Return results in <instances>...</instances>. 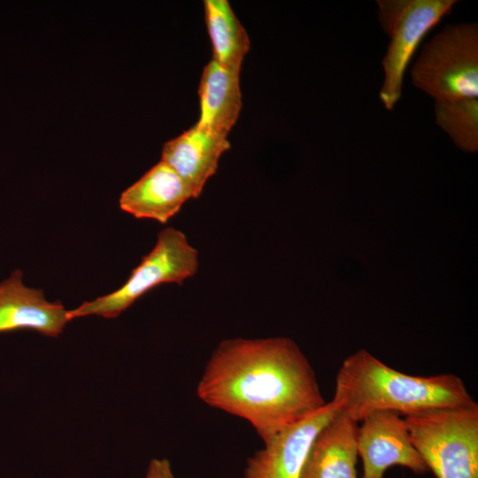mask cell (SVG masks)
Returning <instances> with one entry per match:
<instances>
[{
  "instance_id": "10",
  "label": "cell",
  "mask_w": 478,
  "mask_h": 478,
  "mask_svg": "<svg viewBox=\"0 0 478 478\" xmlns=\"http://www.w3.org/2000/svg\"><path fill=\"white\" fill-rule=\"evenodd\" d=\"M230 147L227 136L195 124L164 144L160 160L181 178L193 198H197L208 180L215 174L220 157Z\"/></svg>"
},
{
  "instance_id": "7",
  "label": "cell",
  "mask_w": 478,
  "mask_h": 478,
  "mask_svg": "<svg viewBox=\"0 0 478 478\" xmlns=\"http://www.w3.org/2000/svg\"><path fill=\"white\" fill-rule=\"evenodd\" d=\"M360 422L357 448L363 462L362 478H383L385 471L395 465L416 474L428 471L411 441L405 419L398 413L376 411Z\"/></svg>"
},
{
  "instance_id": "11",
  "label": "cell",
  "mask_w": 478,
  "mask_h": 478,
  "mask_svg": "<svg viewBox=\"0 0 478 478\" xmlns=\"http://www.w3.org/2000/svg\"><path fill=\"white\" fill-rule=\"evenodd\" d=\"M193 195L181 178L161 160L120 197V207L136 219L166 223Z\"/></svg>"
},
{
  "instance_id": "14",
  "label": "cell",
  "mask_w": 478,
  "mask_h": 478,
  "mask_svg": "<svg viewBox=\"0 0 478 478\" xmlns=\"http://www.w3.org/2000/svg\"><path fill=\"white\" fill-rule=\"evenodd\" d=\"M203 4L212 50V60L225 68L241 71L251 47L244 27L227 0H204Z\"/></svg>"
},
{
  "instance_id": "5",
  "label": "cell",
  "mask_w": 478,
  "mask_h": 478,
  "mask_svg": "<svg viewBox=\"0 0 478 478\" xmlns=\"http://www.w3.org/2000/svg\"><path fill=\"white\" fill-rule=\"evenodd\" d=\"M197 269V251L181 231L166 227L158 233L154 248L133 269L123 286L68 310L69 320L89 315L116 318L155 287L172 282L181 285Z\"/></svg>"
},
{
  "instance_id": "15",
  "label": "cell",
  "mask_w": 478,
  "mask_h": 478,
  "mask_svg": "<svg viewBox=\"0 0 478 478\" xmlns=\"http://www.w3.org/2000/svg\"><path fill=\"white\" fill-rule=\"evenodd\" d=\"M436 123L463 151L478 150V97L436 101Z\"/></svg>"
},
{
  "instance_id": "13",
  "label": "cell",
  "mask_w": 478,
  "mask_h": 478,
  "mask_svg": "<svg viewBox=\"0 0 478 478\" xmlns=\"http://www.w3.org/2000/svg\"><path fill=\"white\" fill-rule=\"evenodd\" d=\"M240 72L210 60L202 72L199 87V127L227 136L242 110Z\"/></svg>"
},
{
  "instance_id": "8",
  "label": "cell",
  "mask_w": 478,
  "mask_h": 478,
  "mask_svg": "<svg viewBox=\"0 0 478 478\" xmlns=\"http://www.w3.org/2000/svg\"><path fill=\"white\" fill-rule=\"evenodd\" d=\"M336 413L328 402L316 412L264 442L247 462L244 478H300L311 444Z\"/></svg>"
},
{
  "instance_id": "2",
  "label": "cell",
  "mask_w": 478,
  "mask_h": 478,
  "mask_svg": "<svg viewBox=\"0 0 478 478\" xmlns=\"http://www.w3.org/2000/svg\"><path fill=\"white\" fill-rule=\"evenodd\" d=\"M331 400L337 413L356 422L376 411L405 416L474 400L460 377L452 374L414 376L385 365L360 350L341 365Z\"/></svg>"
},
{
  "instance_id": "9",
  "label": "cell",
  "mask_w": 478,
  "mask_h": 478,
  "mask_svg": "<svg viewBox=\"0 0 478 478\" xmlns=\"http://www.w3.org/2000/svg\"><path fill=\"white\" fill-rule=\"evenodd\" d=\"M22 277L16 269L0 282V334L30 329L58 336L70 321L68 310L59 301H48L42 289L27 287Z\"/></svg>"
},
{
  "instance_id": "16",
  "label": "cell",
  "mask_w": 478,
  "mask_h": 478,
  "mask_svg": "<svg viewBox=\"0 0 478 478\" xmlns=\"http://www.w3.org/2000/svg\"><path fill=\"white\" fill-rule=\"evenodd\" d=\"M145 478H174L170 462L166 459H151Z\"/></svg>"
},
{
  "instance_id": "6",
  "label": "cell",
  "mask_w": 478,
  "mask_h": 478,
  "mask_svg": "<svg viewBox=\"0 0 478 478\" xmlns=\"http://www.w3.org/2000/svg\"><path fill=\"white\" fill-rule=\"evenodd\" d=\"M378 19L389 43L382 64L379 97L392 110L402 96L405 70L425 35L448 15L455 0H377Z\"/></svg>"
},
{
  "instance_id": "12",
  "label": "cell",
  "mask_w": 478,
  "mask_h": 478,
  "mask_svg": "<svg viewBox=\"0 0 478 478\" xmlns=\"http://www.w3.org/2000/svg\"><path fill=\"white\" fill-rule=\"evenodd\" d=\"M358 422L335 413L318 432L300 478H358Z\"/></svg>"
},
{
  "instance_id": "3",
  "label": "cell",
  "mask_w": 478,
  "mask_h": 478,
  "mask_svg": "<svg viewBox=\"0 0 478 478\" xmlns=\"http://www.w3.org/2000/svg\"><path fill=\"white\" fill-rule=\"evenodd\" d=\"M411 441L436 478H478V405L407 415Z\"/></svg>"
},
{
  "instance_id": "4",
  "label": "cell",
  "mask_w": 478,
  "mask_h": 478,
  "mask_svg": "<svg viewBox=\"0 0 478 478\" xmlns=\"http://www.w3.org/2000/svg\"><path fill=\"white\" fill-rule=\"evenodd\" d=\"M411 76L436 101L478 97L477 23L445 26L423 46Z\"/></svg>"
},
{
  "instance_id": "1",
  "label": "cell",
  "mask_w": 478,
  "mask_h": 478,
  "mask_svg": "<svg viewBox=\"0 0 478 478\" xmlns=\"http://www.w3.org/2000/svg\"><path fill=\"white\" fill-rule=\"evenodd\" d=\"M197 395L209 406L247 420L263 442L326 405L310 362L286 337L222 341L204 367Z\"/></svg>"
}]
</instances>
